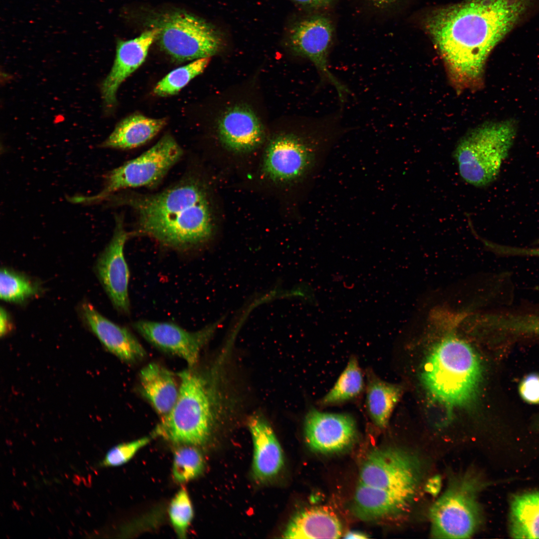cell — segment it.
<instances>
[{
  "label": "cell",
  "instance_id": "6da1fadb",
  "mask_svg": "<svg viewBox=\"0 0 539 539\" xmlns=\"http://www.w3.org/2000/svg\"><path fill=\"white\" fill-rule=\"evenodd\" d=\"M534 0H468L432 12L426 27L459 88L479 83L493 48L521 21Z\"/></svg>",
  "mask_w": 539,
  "mask_h": 539
},
{
  "label": "cell",
  "instance_id": "7a4b0ae2",
  "mask_svg": "<svg viewBox=\"0 0 539 539\" xmlns=\"http://www.w3.org/2000/svg\"><path fill=\"white\" fill-rule=\"evenodd\" d=\"M114 200L132 208L140 231L164 246L188 250L212 236L209 200L204 189L195 181H186L155 194H129Z\"/></svg>",
  "mask_w": 539,
  "mask_h": 539
},
{
  "label": "cell",
  "instance_id": "3957f363",
  "mask_svg": "<svg viewBox=\"0 0 539 539\" xmlns=\"http://www.w3.org/2000/svg\"><path fill=\"white\" fill-rule=\"evenodd\" d=\"M177 399L171 411L161 418L154 432L177 445L199 446L209 439L218 411L216 382L192 369L178 374Z\"/></svg>",
  "mask_w": 539,
  "mask_h": 539
},
{
  "label": "cell",
  "instance_id": "277c9868",
  "mask_svg": "<svg viewBox=\"0 0 539 539\" xmlns=\"http://www.w3.org/2000/svg\"><path fill=\"white\" fill-rule=\"evenodd\" d=\"M422 376L434 400L450 409L460 407L474 398L481 379V366L469 344L450 336L433 348Z\"/></svg>",
  "mask_w": 539,
  "mask_h": 539
},
{
  "label": "cell",
  "instance_id": "5b68a950",
  "mask_svg": "<svg viewBox=\"0 0 539 539\" xmlns=\"http://www.w3.org/2000/svg\"><path fill=\"white\" fill-rule=\"evenodd\" d=\"M484 484L472 470L451 477L429 512L433 538L468 539L475 534L482 523L479 495Z\"/></svg>",
  "mask_w": 539,
  "mask_h": 539
},
{
  "label": "cell",
  "instance_id": "8992f818",
  "mask_svg": "<svg viewBox=\"0 0 539 539\" xmlns=\"http://www.w3.org/2000/svg\"><path fill=\"white\" fill-rule=\"evenodd\" d=\"M515 131L505 123L477 128L459 141L454 152L459 172L467 183L484 187L497 177L513 145Z\"/></svg>",
  "mask_w": 539,
  "mask_h": 539
},
{
  "label": "cell",
  "instance_id": "52a82bcc",
  "mask_svg": "<svg viewBox=\"0 0 539 539\" xmlns=\"http://www.w3.org/2000/svg\"><path fill=\"white\" fill-rule=\"evenodd\" d=\"M183 152L175 140L166 135L139 156L109 172L101 192L92 197L80 196L78 203H96L122 190L156 186L181 158Z\"/></svg>",
  "mask_w": 539,
  "mask_h": 539
},
{
  "label": "cell",
  "instance_id": "ba28073f",
  "mask_svg": "<svg viewBox=\"0 0 539 539\" xmlns=\"http://www.w3.org/2000/svg\"><path fill=\"white\" fill-rule=\"evenodd\" d=\"M423 465L414 453L399 447L377 448L366 456L358 483L412 499L422 478Z\"/></svg>",
  "mask_w": 539,
  "mask_h": 539
},
{
  "label": "cell",
  "instance_id": "9c48e42d",
  "mask_svg": "<svg viewBox=\"0 0 539 539\" xmlns=\"http://www.w3.org/2000/svg\"><path fill=\"white\" fill-rule=\"evenodd\" d=\"M161 47L179 61L210 57L221 48L219 32L206 21L185 12H174L160 21Z\"/></svg>",
  "mask_w": 539,
  "mask_h": 539
},
{
  "label": "cell",
  "instance_id": "30bf717a",
  "mask_svg": "<svg viewBox=\"0 0 539 539\" xmlns=\"http://www.w3.org/2000/svg\"><path fill=\"white\" fill-rule=\"evenodd\" d=\"M320 124L306 138L286 134L270 142L264 161V170L268 177L277 182H289L298 179L308 171L326 136L325 127Z\"/></svg>",
  "mask_w": 539,
  "mask_h": 539
},
{
  "label": "cell",
  "instance_id": "8fae6325",
  "mask_svg": "<svg viewBox=\"0 0 539 539\" xmlns=\"http://www.w3.org/2000/svg\"><path fill=\"white\" fill-rule=\"evenodd\" d=\"M333 26L326 16L317 14L297 22L290 30L289 41L293 51L306 58L314 65L321 81L336 89L343 101L348 88L331 72L328 56L333 40Z\"/></svg>",
  "mask_w": 539,
  "mask_h": 539
},
{
  "label": "cell",
  "instance_id": "7c38bea8",
  "mask_svg": "<svg viewBox=\"0 0 539 539\" xmlns=\"http://www.w3.org/2000/svg\"><path fill=\"white\" fill-rule=\"evenodd\" d=\"M220 321L197 331H189L169 322L140 320L133 327L148 342L184 359L190 368L198 363L200 352L211 339Z\"/></svg>",
  "mask_w": 539,
  "mask_h": 539
},
{
  "label": "cell",
  "instance_id": "4fadbf2b",
  "mask_svg": "<svg viewBox=\"0 0 539 539\" xmlns=\"http://www.w3.org/2000/svg\"><path fill=\"white\" fill-rule=\"evenodd\" d=\"M115 224L112 239L97 260L96 271L114 306L120 312L128 314L130 272L124 250L128 234L121 217L116 216Z\"/></svg>",
  "mask_w": 539,
  "mask_h": 539
},
{
  "label": "cell",
  "instance_id": "5bb4252c",
  "mask_svg": "<svg viewBox=\"0 0 539 539\" xmlns=\"http://www.w3.org/2000/svg\"><path fill=\"white\" fill-rule=\"evenodd\" d=\"M357 431L354 419L346 413L312 408L304 418L305 441L312 451L319 453H333L345 449L353 442Z\"/></svg>",
  "mask_w": 539,
  "mask_h": 539
},
{
  "label": "cell",
  "instance_id": "9a60e30c",
  "mask_svg": "<svg viewBox=\"0 0 539 539\" xmlns=\"http://www.w3.org/2000/svg\"><path fill=\"white\" fill-rule=\"evenodd\" d=\"M159 33V29L156 27L134 38L118 40L113 66L100 84L101 97L106 109H112L115 105L119 87L144 62Z\"/></svg>",
  "mask_w": 539,
  "mask_h": 539
},
{
  "label": "cell",
  "instance_id": "2e32d148",
  "mask_svg": "<svg viewBox=\"0 0 539 539\" xmlns=\"http://www.w3.org/2000/svg\"><path fill=\"white\" fill-rule=\"evenodd\" d=\"M81 311L86 323L101 343L120 359L133 362L145 357V350L128 329L103 316L89 303L82 305Z\"/></svg>",
  "mask_w": 539,
  "mask_h": 539
},
{
  "label": "cell",
  "instance_id": "e0dca14e",
  "mask_svg": "<svg viewBox=\"0 0 539 539\" xmlns=\"http://www.w3.org/2000/svg\"><path fill=\"white\" fill-rule=\"evenodd\" d=\"M248 426L254 445L253 470L260 481L270 480L278 474L283 467L282 450L270 424L259 413L252 415Z\"/></svg>",
  "mask_w": 539,
  "mask_h": 539
},
{
  "label": "cell",
  "instance_id": "ac0fdd59",
  "mask_svg": "<svg viewBox=\"0 0 539 539\" xmlns=\"http://www.w3.org/2000/svg\"><path fill=\"white\" fill-rule=\"evenodd\" d=\"M218 132L224 145L236 152L255 148L265 136L263 127L257 115L243 105L235 106L224 113L219 122Z\"/></svg>",
  "mask_w": 539,
  "mask_h": 539
},
{
  "label": "cell",
  "instance_id": "d6986e66",
  "mask_svg": "<svg viewBox=\"0 0 539 539\" xmlns=\"http://www.w3.org/2000/svg\"><path fill=\"white\" fill-rule=\"evenodd\" d=\"M414 499L398 493L357 484L353 507L355 515L366 521L394 519L405 514Z\"/></svg>",
  "mask_w": 539,
  "mask_h": 539
},
{
  "label": "cell",
  "instance_id": "ffe728a7",
  "mask_svg": "<svg viewBox=\"0 0 539 539\" xmlns=\"http://www.w3.org/2000/svg\"><path fill=\"white\" fill-rule=\"evenodd\" d=\"M139 381L143 396L161 418L167 415L179 391V385L173 373L162 365L152 362L141 370Z\"/></svg>",
  "mask_w": 539,
  "mask_h": 539
},
{
  "label": "cell",
  "instance_id": "44dd1931",
  "mask_svg": "<svg viewBox=\"0 0 539 539\" xmlns=\"http://www.w3.org/2000/svg\"><path fill=\"white\" fill-rule=\"evenodd\" d=\"M285 539H339L342 524L335 514L324 507H311L296 514L283 534Z\"/></svg>",
  "mask_w": 539,
  "mask_h": 539
},
{
  "label": "cell",
  "instance_id": "7402d4cb",
  "mask_svg": "<svg viewBox=\"0 0 539 539\" xmlns=\"http://www.w3.org/2000/svg\"><path fill=\"white\" fill-rule=\"evenodd\" d=\"M166 123L165 119H154L134 114L120 121L100 147L119 149L136 148L155 136Z\"/></svg>",
  "mask_w": 539,
  "mask_h": 539
},
{
  "label": "cell",
  "instance_id": "603a6c76",
  "mask_svg": "<svg viewBox=\"0 0 539 539\" xmlns=\"http://www.w3.org/2000/svg\"><path fill=\"white\" fill-rule=\"evenodd\" d=\"M401 395L399 386L381 380L371 371L367 372L365 405L367 414L376 427L383 429L387 426Z\"/></svg>",
  "mask_w": 539,
  "mask_h": 539
},
{
  "label": "cell",
  "instance_id": "cb8c5ba5",
  "mask_svg": "<svg viewBox=\"0 0 539 539\" xmlns=\"http://www.w3.org/2000/svg\"><path fill=\"white\" fill-rule=\"evenodd\" d=\"M510 531L516 539H539V492L515 496L511 501Z\"/></svg>",
  "mask_w": 539,
  "mask_h": 539
},
{
  "label": "cell",
  "instance_id": "d4e9b609",
  "mask_svg": "<svg viewBox=\"0 0 539 539\" xmlns=\"http://www.w3.org/2000/svg\"><path fill=\"white\" fill-rule=\"evenodd\" d=\"M365 385L359 362L352 356L333 386L318 403L320 406L326 407L351 401L361 394Z\"/></svg>",
  "mask_w": 539,
  "mask_h": 539
},
{
  "label": "cell",
  "instance_id": "484cf974",
  "mask_svg": "<svg viewBox=\"0 0 539 539\" xmlns=\"http://www.w3.org/2000/svg\"><path fill=\"white\" fill-rule=\"evenodd\" d=\"M210 60V57L202 58L174 69L159 81L154 88V93L163 97L177 94L192 79L203 72Z\"/></svg>",
  "mask_w": 539,
  "mask_h": 539
},
{
  "label": "cell",
  "instance_id": "4316f807",
  "mask_svg": "<svg viewBox=\"0 0 539 539\" xmlns=\"http://www.w3.org/2000/svg\"><path fill=\"white\" fill-rule=\"evenodd\" d=\"M196 447L192 445H179L175 451L172 475L177 482H188L197 477L203 471L204 459L202 454Z\"/></svg>",
  "mask_w": 539,
  "mask_h": 539
},
{
  "label": "cell",
  "instance_id": "83f0119b",
  "mask_svg": "<svg viewBox=\"0 0 539 539\" xmlns=\"http://www.w3.org/2000/svg\"><path fill=\"white\" fill-rule=\"evenodd\" d=\"M37 289L26 276L6 268L0 273V296L3 300L20 302L35 294Z\"/></svg>",
  "mask_w": 539,
  "mask_h": 539
},
{
  "label": "cell",
  "instance_id": "f1b7e54d",
  "mask_svg": "<svg viewBox=\"0 0 539 539\" xmlns=\"http://www.w3.org/2000/svg\"><path fill=\"white\" fill-rule=\"evenodd\" d=\"M169 516L176 534L185 538L194 516L193 508L187 490L182 488L172 499L168 510Z\"/></svg>",
  "mask_w": 539,
  "mask_h": 539
},
{
  "label": "cell",
  "instance_id": "f546056e",
  "mask_svg": "<svg viewBox=\"0 0 539 539\" xmlns=\"http://www.w3.org/2000/svg\"><path fill=\"white\" fill-rule=\"evenodd\" d=\"M151 438L143 437L130 442L119 444L111 448L99 463L104 467H117L129 461L143 447L148 444Z\"/></svg>",
  "mask_w": 539,
  "mask_h": 539
},
{
  "label": "cell",
  "instance_id": "4dcf8cb0",
  "mask_svg": "<svg viewBox=\"0 0 539 539\" xmlns=\"http://www.w3.org/2000/svg\"><path fill=\"white\" fill-rule=\"evenodd\" d=\"M519 394L528 403L539 404V374H534L524 378L519 387Z\"/></svg>",
  "mask_w": 539,
  "mask_h": 539
},
{
  "label": "cell",
  "instance_id": "1f68e13d",
  "mask_svg": "<svg viewBox=\"0 0 539 539\" xmlns=\"http://www.w3.org/2000/svg\"><path fill=\"white\" fill-rule=\"evenodd\" d=\"M497 249L499 253L505 255L539 257V247L531 248L498 246Z\"/></svg>",
  "mask_w": 539,
  "mask_h": 539
},
{
  "label": "cell",
  "instance_id": "d6a6232c",
  "mask_svg": "<svg viewBox=\"0 0 539 539\" xmlns=\"http://www.w3.org/2000/svg\"><path fill=\"white\" fill-rule=\"evenodd\" d=\"M294 2L311 9H320L327 7L335 0H291Z\"/></svg>",
  "mask_w": 539,
  "mask_h": 539
},
{
  "label": "cell",
  "instance_id": "836d02e7",
  "mask_svg": "<svg viewBox=\"0 0 539 539\" xmlns=\"http://www.w3.org/2000/svg\"><path fill=\"white\" fill-rule=\"evenodd\" d=\"M9 319L7 313L2 307L0 311V333L2 336L5 334L10 328Z\"/></svg>",
  "mask_w": 539,
  "mask_h": 539
},
{
  "label": "cell",
  "instance_id": "e575fe53",
  "mask_svg": "<svg viewBox=\"0 0 539 539\" xmlns=\"http://www.w3.org/2000/svg\"><path fill=\"white\" fill-rule=\"evenodd\" d=\"M441 487L440 479L438 477L432 478L428 482L426 487L427 491L431 494L436 495L438 493Z\"/></svg>",
  "mask_w": 539,
  "mask_h": 539
},
{
  "label": "cell",
  "instance_id": "d590c367",
  "mask_svg": "<svg viewBox=\"0 0 539 539\" xmlns=\"http://www.w3.org/2000/svg\"><path fill=\"white\" fill-rule=\"evenodd\" d=\"M345 539H366L368 538L367 536L361 532L357 531H350L344 535L343 537Z\"/></svg>",
  "mask_w": 539,
  "mask_h": 539
},
{
  "label": "cell",
  "instance_id": "8d00e7d4",
  "mask_svg": "<svg viewBox=\"0 0 539 539\" xmlns=\"http://www.w3.org/2000/svg\"><path fill=\"white\" fill-rule=\"evenodd\" d=\"M373 4L378 6H384L395 1L396 0H368Z\"/></svg>",
  "mask_w": 539,
  "mask_h": 539
}]
</instances>
